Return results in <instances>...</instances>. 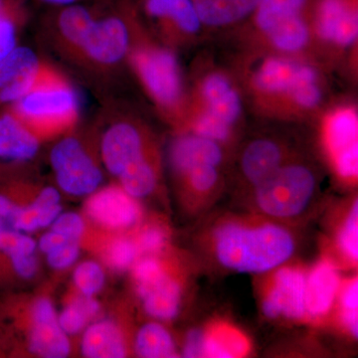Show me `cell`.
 <instances>
[{
  "mask_svg": "<svg viewBox=\"0 0 358 358\" xmlns=\"http://www.w3.org/2000/svg\"><path fill=\"white\" fill-rule=\"evenodd\" d=\"M213 242L221 265L249 274L274 270L287 262L294 250L291 233L271 223L226 222L216 228Z\"/></svg>",
  "mask_w": 358,
  "mask_h": 358,
  "instance_id": "1",
  "label": "cell"
},
{
  "mask_svg": "<svg viewBox=\"0 0 358 358\" xmlns=\"http://www.w3.org/2000/svg\"><path fill=\"white\" fill-rule=\"evenodd\" d=\"M134 0H106L72 65L96 77H109L124 62L140 27Z\"/></svg>",
  "mask_w": 358,
  "mask_h": 358,
  "instance_id": "2",
  "label": "cell"
},
{
  "mask_svg": "<svg viewBox=\"0 0 358 358\" xmlns=\"http://www.w3.org/2000/svg\"><path fill=\"white\" fill-rule=\"evenodd\" d=\"M6 108L42 141L57 140L79 126L76 91L64 73L53 65L31 91Z\"/></svg>",
  "mask_w": 358,
  "mask_h": 358,
  "instance_id": "3",
  "label": "cell"
},
{
  "mask_svg": "<svg viewBox=\"0 0 358 358\" xmlns=\"http://www.w3.org/2000/svg\"><path fill=\"white\" fill-rule=\"evenodd\" d=\"M79 126L56 140L49 162L59 189L71 196H90L102 185L103 164L99 136Z\"/></svg>",
  "mask_w": 358,
  "mask_h": 358,
  "instance_id": "4",
  "label": "cell"
},
{
  "mask_svg": "<svg viewBox=\"0 0 358 358\" xmlns=\"http://www.w3.org/2000/svg\"><path fill=\"white\" fill-rule=\"evenodd\" d=\"M138 28L127 59L138 81L160 112L171 117L180 115L182 79L173 51L138 38Z\"/></svg>",
  "mask_w": 358,
  "mask_h": 358,
  "instance_id": "5",
  "label": "cell"
},
{
  "mask_svg": "<svg viewBox=\"0 0 358 358\" xmlns=\"http://www.w3.org/2000/svg\"><path fill=\"white\" fill-rule=\"evenodd\" d=\"M107 113L110 117L99 136V150L103 169L119 179L157 155L154 141L140 122L115 109Z\"/></svg>",
  "mask_w": 358,
  "mask_h": 358,
  "instance_id": "6",
  "label": "cell"
},
{
  "mask_svg": "<svg viewBox=\"0 0 358 358\" xmlns=\"http://www.w3.org/2000/svg\"><path fill=\"white\" fill-rule=\"evenodd\" d=\"M255 202L266 215L293 218L307 208L315 189L310 169L301 164L281 166L255 185Z\"/></svg>",
  "mask_w": 358,
  "mask_h": 358,
  "instance_id": "7",
  "label": "cell"
},
{
  "mask_svg": "<svg viewBox=\"0 0 358 358\" xmlns=\"http://www.w3.org/2000/svg\"><path fill=\"white\" fill-rule=\"evenodd\" d=\"M103 4V1H85L47 8L42 16L41 30L47 43L59 57L72 64L95 24Z\"/></svg>",
  "mask_w": 358,
  "mask_h": 358,
  "instance_id": "8",
  "label": "cell"
},
{
  "mask_svg": "<svg viewBox=\"0 0 358 358\" xmlns=\"http://www.w3.org/2000/svg\"><path fill=\"white\" fill-rule=\"evenodd\" d=\"M133 275L143 310L159 320H173L181 301L180 285L155 256L138 259Z\"/></svg>",
  "mask_w": 358,
  "mask_h": 358,
  "instance_id": "9",
  "label": "cell"
},
{
  "mask_svg": "<svg viewBox=\"0 0 358 358\" xmlns=\"http://www.w3.org/2000/svg\"><path fill=\"white\" fill-rule=\"evenodd\" d=\"M62 213L61 194L52 186L42 188L30 203L21 204L7 188L0 190V219L20 232L50 227Z\"/></svg>",
  "mask_w": 358,
  "mask_h": 358,
  "instance_id": "10",
  "label": "cell"
},
{
  "mask_svg": "<svg viewBox=\"0 0 358 358\" xmlns=\"http://www.w3.org/2000/svg\"><path fill=\"white\" fill-rule=\"evenodd\" d=\"M307 273L298 267L279 268L264 296L262 310L268 317L307 320L306 308Z\"/></svg>",
  "mask_w": 358,
  "mask_h": 358,
  "instance_id": "11",
  "label": "cell"
},
{
  "mask_svg": "<svg viewBox=\"0 0 358 358\" xmlns=\"http://www.w3.org/2000/svg\"><path fill=\"white\" fill-rule=\"evenodd\" d=\"M358 121L352 109L329 115L324 126V143L334 169L341 178L357 179L358 174Z\"/></svg>",
  "mask_w": 358,
  "mask_h": 358,
  "instance_id": "12",
  "label": "cell"
},
{
  "mask_svg": "<svg viewBox=\"0 0 358 358\" xmlns=\"http://www.w3.org/2000/svg\"><path fill=\"white\" fill-rule=\"evenodd\" d=\"M27 348L32 355L43 358H64L70 355L69 338L61 329L49 299H37L29 308Z\"/></svg>",
  "mask_w": 358,
  "mask_h": 358,
  "instance_id": "13",
  "label": "cell"
},
{
  "mask_svg": "<svg viewBox=\"0 0 358 358\" xmlns=\"http://www.w3.org/2000/svg\"><path fill=\"white\" fill-rule=\"evenodd\" d=\"M87 214L99 225L112 230H124L140 222L141 209L138 199L120 185L107 186L90 195Z\"/></svg>",
  "mask_w": 358,
  "mask_h": 358,
  "instance_id": "14",
  "label": "cell"
},
{
  "mask_svg": "<svg viewBox=\"0 0 358 358\" xmlns=\"http://www.w3.org/2000/svg\"><path fill=\"white\" fill-rule=\"evenodd\" d=\"M136 4L166 39L182 38L201 28L192 0H136Z\"/></svg>",
  "mask_w": 358,
  "mask_h": 358,
  "instance_id": "15",
  "label": "cell"
},
{
  "mask_svg": "<svg viewBox=\"0 0 358 358\" xmlns=\"http://www.w3.org/2000/svg\"><path fill=\"white\" fill-rule=\"evenodd\" d=\"M37 243L26 233L0 219V275H15L30 280L36 275Z\"/></svg>",
  "mask_w": 358,
  "mask_h": 358,
  "instance_id": "16",
  "label": "cell"
},
{
  "mask_svg": "<svg viewBox=\"0 0 358 358\" xmlns=\"http://www.w3.org/2000/svg\"><path fill=\"white\" fill-rule=\"evenodd\" d=\"M317 28L322 39L341 47L357 41V10L350 0H322L317 13Z\"/></svg>",
  "mask_w": 358,
  "mask_h": 358,
  "instance_id": "17",
  "label": "cell"
},
{
  "mask_svg": "<svg viewBox=\"0 0 358 358\" xmlns=\"http://www.w3.org/2000/svg\"><path fill=\"white\" fill-rule=\"evenodd\" d=\"M42 143L8 108L0 110V160L30 162L38 155Z\"/></svg>",
  "mask_w": 358,
  "mask_h": 358,
  "instance_id": "18",
  "label": "cell"
},
{
  "mask_svg": "<svg viewBox=\"0 0 358 358\" xmlns=\"http://www.w3.org/2000/svg\"><path fill=\"white\" fill-rule=\"evenodd\" d=\"M341 285L338 268L331 261H320L308 273L306 281L308 319L326 317L338 298Z\"/></svg>",
  "mask_w": 358,
  "mask_h": 358,
  "instance_id": "19",
  "label": "cell"
},
{
  "mask_svg": "<svg viewBox=\"0 0 358 358\" xmlns=\"http://www.w3.org/2000/svg\"><path fill=\"white\" fill-rule=\"evenodd\" d=\"M222 159L218 143L195 134L178 136L171 145V166L178 178L197 166H219Z\"/></svg>",
  "mask_w": 358,
  "mask_h": 358,
  "instance_id": "20",
  "label": "cell"
},
{
  "mask_svg": "<svg viewBox=\"0 0 358 358\" xmlns=\"http://www.w3.org/2000/svg\"><path fill=\"white\" fill-rule=\"evenodd\" d=\"M202 98L206 110L224 122L233 126L242 113L239 94L224 75L214 73L205 77L202 82Z\"/></svg>",
  "mask_w": 358,
  "mask_h": 358,
  "instance_id": "21",
  "label": "cell"
},
{
  "mask_svg": "<svg viewBox=\"0 0 358 358\" xmlns=\"http://www.w3.org/2000/svg\"><path fill=\"white\" fill-rule=\"evenodd\" d=\"M81 352L88 358H121L128 353L121 329L112 320H100L86 327Z\"/></svg>",
  "mask_w": 358,
  "mask_h": 358,
  "instance_id": "22",
  "label": "cell"
},
{
  "mask_svg": "<svg viewBox=\"0 0 358 358\" xmlns=\"http://www.w3.org/2000/svg\"><path fill=\"white\" fill-rule=\"evenodd\" d=\"M284 154L275 141L260 138L252 141L244 150L241 169L245 178L253 185H259L282 166Z\"/></svg>",
  "mask_w": 358,
  "mask_h": 358,
  "instance_id": "23",
  "label": "cell"
},
{
  "mask_svg": "<svg viewBox=\"0 0 358 358\" xmlns=\"http://www.w3.org/2000/svg\"><path fill=\"white\" fill-rule=\"evenodd\" d=\"M301 65L284 58H267L254 74V85L268 95L289 96L298 81Z\"/></svg>",
  "mask_w": 358,
  "mask_h": 358,
  "instance_id": "24",
  "label": "cell"
},
{
  "mask_svg": "<svg viewBox=\"0 0 358 358\" xmlns=\"http://www.w3.org/2000/svg\"><path fill=\"white\" fill-rule=\"evenodd\" d=\"M251 352V343L241 331L225 322L205 331L204 357L239 358Z\"/></svg>",
  "mask_w": 358,
  "mask_h": 358,
  "instance_id": "25",
  "label": "cell"
},
{
  "mask_svg": "<svg viewBox=\"0 0 358 358\" xmlns=\"http://www.w3.org/2000/svg\"><path fill=\"white\" fill-rule=\"evenodd\" d=\"M202 24L221 27L254 13L260 0H192Z\"/></svg>",
  "mask_w": 358,
  "mask_h": 358,
  "instance_id": "26",
  "label": "cell"
},
{
  "mask_svg": "<svg viewBox=\"0 0 358 358\" xmlns=\"http://www.w3.org/2000/svg\"><path fill=\"white\" fill-rule=\"evenodd\" d=\"M28 20L27 0H3L0 8V60L17 46Z\"/></svg>",
  "mask_w": 358,
  "mask_h": 358,
  "instance_id": "27",
  "label": "cell"
},
{
  "mask_svg": "<svg viewBox=\"0 0 358 358\" xmlns=\"http://www.w3.org/2000/svg\"><path fill=\"white\" fill-rule=\"evenodd\" d=\"M134 350L138 357L143 358L178 357L173 336L159 322H148L138 329L134 341Z\"/></svg>",
  "mask_w": 358,
  "mask_h": 358,
  "instance_id": "28",
  "label": "cell"
},
{
  "mask_svg": "<svg viewBox=\"0 0 358 358\" xmlns=\"http://www.w3.org/2000/svg\"><path fill=\"white\" fill-rule=\"evenodd\" d=\"M265 33L275 48L289 53L301 50L310 38L307 23L301 14L278 23Z\"/></svg>",
  "mask_w": 358,
  "mask_h": 358,
  "instance_id": "29",
  "label": "cell"
},
{
  "mask_svg": "<svg viewBox=\"0 0 358 358\" xmlns=\"http://www.w3.org/2000/svg\"><path fill=\"white\" fill-rule=\"evenodd\" d=\"M100 310L98 301L91 296H79L73 299L58 315L61 329L68 336L81 333L90 320Z\"/></svg>",
  "mask_w": 358,
  "mask_h": 358,
  "instance_id": "30",
  "label": "cell"
},
{
  "mask_svg": "<svg viewBox=\"0 0 358 358\" xmlns=\"http://www.w3.org/2000/svg\"><path fill=\"white\" fill-rule=\"evenodd\" d=\"M308 0H260L254 11L256 24L267 32L268 29L294 16L301 15Z\"/></svg>",
  "mask_w": 358,
  "mask_h": 358,
  "instance_id": "31",
  "label": "cell"
},
{
  "mask_svg": "<svg viewBox=\"0 0 358 358\" xmlns=\"http://www.w3.org/2000/svg\"><path fill=\"white\" fill-rule=\"evenodd\" d=\"M41 60L38 54L30 47L17 45L0 60V94Z\"/></svg>",
  "mask_w": 358,
  "mask_h": 358,
  "instance_id": "32",
  "label": "cell"
},
{
  "mask_svg": "<svg viewBox=\"0 0 358 358\" xmlns=\"http://www.w3.org/2000/svg\"><path fill=\"white\" fill-rule=\"evenodd\" d=\"M289 96L301 109H315L319 105L322 101V91L313 68L308 65H301L298 81Z\"/></svg>",
  "mask_w": 358,
  "mask_h": 358,
  "instance_id": "33",
  "label": "cell"
},
{
  "mask_svg": "<svg viewBox=\"0 0 358 358\" xmlns=\"http://www.w3.org/2000/svg\"><path fill=\"white\" fill-rule=\"evenodd\" d=\"M73 281L82 296L94 298L105 286L106 275L100 264L84 261L75 268Z\"/></svg>",
  "mask_w": 358,
  "mask_h": 358,
  "instance_id": "34",
  "label": "cell"
},
{
  "mask_svg": "<svg viewBox=\"0 0 358 358\" xmlns=\"http://www.w3.org/2000/svg\"><path fill=\"white\" fill-rule=\"evenodd\" d=\"M341 319L352 336H358V281L352 278L341 285L338 294Z\"/></svg>",
  "mask_w": 358,
  "mask_h": 358,
  "instance_id": "35",
  "label": "cell"
},
{
  "mask_svg": "<svg viewBox=\"0 0 358 358\" xmlns=\"http://www.w3.org/2000/svg\"><path fill=\"white\" fill-rule=\"evenodd\" d=\"M140 256L136 241L129 238L121 237L115 239L106 250V261L110 268L122 272L133 267Z\"/></svg>",
  "mask_w": 358,
  "mask_h": 358,
  "instance_id": "36",
  "label": "cell"
},
{
  "mask_svg": "<svg viewBox=\"0 0 358 358\" xmlns=\"http://www.w3.org/2000/svg\"><path fill=\"white\" fill-rule=\"evenodd\" d=\"M338 245L346 260L353 264L358 259V205L353 202L352 208L348 212L341 229L338 231Z\"/></svg>",
  "mask_w": 358,
  "mask_h": 358,
  "instance_id": "37",
  "label": "cell"
},
{
  "mask_svg": "<svg viewBox=\"0 0 358 358\" xmlns=\"http://www.w3.org/2000/svg\"><path fill=\"white\" fill-rule=\"evenodd\" d=\"M231 127L232 126L207 110L202 114L197 115L192 124L193 134L218 143L229 138Z\"/></svg>",
  "mask_w": 358,
  "mask_h": 358,
  "instance_id": "38",
  "label": "cell"
},
{
  "mask_svg": "<svg viewBox=\"0 0 358 358\" xmlns=\"http://www.w3.org/2000/svg\"><path fill=\"white\" fill-rule=\"evenodd\" d=\"M169 235L164 227L159 225L145 226L138 233L134 240L140 254L147 256H155L166 248Z\"/></svg>",
  "mask_w": 358,
  "mask_h": 358,
  "instance_id": "39",
  "label": "cell"
},
{
  "mask_svg": "<svg viewBox=\"0 0 358 358\" xmlns=\"http://www.w3.org/2000/svg\"><path fill=\"white\" fill-rule=\"evenodd\" d=\"M218 166H201L195 167L183 176H179L185 181L192 192L203 194L210 192L219 181Z\"/></svg>",
  "mask_w": 358,
  "mask_h": 358,
  "instance_id": "40",
  "label": "cell"
},
{
  "mask_svg": "<svg viewBox=\"0 0 358 358\" xmlns=\"http://www.w3.org/2000/svg\"><path fill=\"white\" fill-rule=\"evenodd\" d=\"M81 252V241L70 242L45 254L47 263L55 270H65L74 265Z\"/></svg>",
  "mask_w": 358,
  "mask_h": 358,
  "instance_id": "41",
  "label": "cell"
},
{
  "mask_svg": "<svg viewBox=\"0 0 358 358\" xmlns=\"http://www.w3.org/2000/svg\"><path fill=\"white\" fill-rule=\"evenodd\" d=\"M51 229L76 239H82L85 232V221L80 214L74 212L61 213L50 225Z\"/></svg>",
  "mask_w": 358,
  "mask_h": 358,
  "instance_id": "42",
  "label": "cell"
},
{
  "mask_svg": "<svg viewBox=\"0 0 358 358\" xmlns=\"http://www.w3.org/2000/svg\"><path fill=\"white\" fill-rule=\"evenodd\" d=\"M205 331L193 329L186 336L182 355L185 357H204Z\"/></svg>",
  "mask_w": 358,
  "mask_h": 358,
  "instance_id": "43",
  "label": "cell"
},
{
  "mask_svg": "<svg viewBox=\"0 0 358 358\" xmlns=\"http://www.w3.org/2000/svg\"><path fill=\"white\" fill-rule=\"evenodd\" d=\"M32 1L36 2L46 8H55V7L70 6V4L89 1V0H32Z\"/></svg>",
  "mask_w": 358,
  "mask_h": 358,
  "instance_id": "44",
  "label": "cell"
},
{
  "mask_svg": "<svg viewBox=\"0 0 358 358\" xmlns=\"http://www.w3.org/2000/svg\"><path fill=\"white\" fill-rule=\"evenodd\" d=\"M89 1H105V0H89Z\"/></svg>",
  "mask_w": 358,
  "mask_h": 358,
  "instance_id": "45",
  "label": "cell"
},
{
  "mask_svg": "<svg viewBox=\"0 0 358 358\" xmlns=\"http://www.w3.org/2000/svg\"><path fill=\"white\" fill-rule=\"evenodd\" d=\"M2 3H3V0H0V8H1Z\"/></svg>",
  "mask_w": 358,
  "mask_h": 358,
  "instance_id": "46",
  "label": "cell"
}]
</instances>
